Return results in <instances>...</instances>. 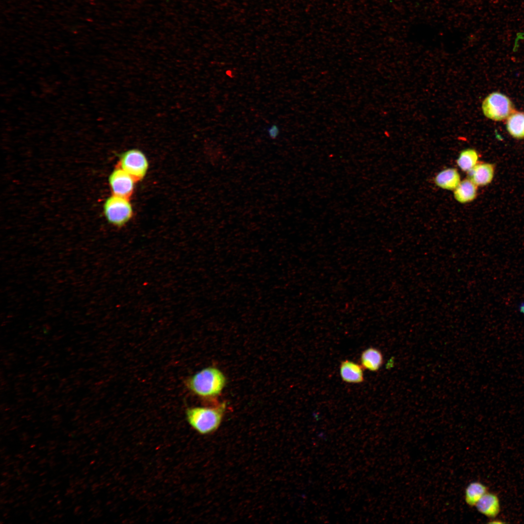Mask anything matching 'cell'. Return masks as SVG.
Listing matches in <instances>:
<instances>
[{"label": "cell", "mask_w": 524, "mask_h": 524, "mask_svg": "<svg viewBox=\"0 0 524 524\" xmlns=\"http://www.w3.org/2000/svg\"><path fill=\"white\" fill-rule=\"evenodd\" d=\"M226 382V377L219 369L209 366L188 378L186 385L195 395L203 399L214 400L221 394Z\"/></svg>", "instance_id": "obj_1"}, {"label": "cell", "mask_w": 524, "mask_h": 524, "mask_svg": "<svg viewBox=\"0 0 524 524\" xmlns=\"http://www.w3.org/2000/svg\"><path fill=\"white\" fill-rule=\"evenodd\" d=\"M226 409L225 402L213 407H194L186 410V420L190 426L201 435L215 432L220 426Z\"/></svg>", "instance_id": "obj_2"}, {"label": "cell", "mask_w": 524, "mask_h": 524, "mask_svg": "<svg viewBox=\"0 0 524 524\" xmlns=\"http://www.w3.org/2000/svg\"><path fill=\"white\" fill-rule=\"evenodd\" d=\"M105 216L112 225L121 227L132 217L133 209L129 198L112 195L103 206Z\"/></svg>", "instance_id": "obj_3"}, {"label": "cell", "mask_w": 524, "mask_h": 524, "mask_svg": "<svg viewBox=\"0 0 524 524\" xmlns=\"http://www.w3.org/2000/svg\"><path fill=\"white\" fill-rule=\"evenodd\" d=\"M482 109L487 117L495 121H501L508 118L514 112L510 100L505 95L498 92L492 93L484 99L482 104Z\"/></svg>", "instance_id": "obj_4"}, {"label": "cell", "mask_w": 524, "mask_h": 524, "mask_svg": "<svg viewBox=\"0 0 524 524\" xmlns=\"http://www.w3.org/2000/svg\"><path fill=\"white\" fill-rule=\"evenodd\" d=\"M118 167L138 181L143 179L147 174L148 162L142 151L137 149H131L121 155Z\"/></svg>", "instance_id": "obj_5"}, {"label": "cell", "mask_w": 524, "mask_h": 524, "mask_svg": "<svg viewBox=\"0 0 524 524\" xmlns=\"http://www.w3.org/2000/svg\"><path fill=\"white\" fill-rule=\"evenodd\" d=\"M136 180L119 167L109 177V183L113 195L130 198L132 194Z\"/></svg>", "instance_id": "obj_6"}, {"label": "cell", "mask_w": 524, "mask_h": 524, "mask_svg": "<svg viewBox=\"0 0 524 524\" xmlns=\"http://www.w3.org/2000/svg\"><path fill=\"white\" fill-rule=\"evenodd\" d=\"M495 168L493 164L478 163L468 172L469 179L477 186H483L490 183L493 180Z\"/></svg>", "instance_id": "obj_7"}, {"label": "cell", "mask_w": 524, "mask_h": 524, "mask_svg": "<svg viewBox=\"0 0 524 524\" xmlns=\"http://www.w3.org/2000/svg\"><path fill=\"white\" fill-rule=\"evenodd\" d=\"M477 511L484 516L494 519L501 511V505L499 497L495 493H486L475 506Z\"/></svg>", "instance_id": "obj_8"}, {"label": "cell", "mask_w": 524, "mask_h": 524, "mask_svg": "<svg viewBox=\"0 0 524 524\" xmlns=\"http://www.w3.org/2000/svg\"><path fill=\"white\" fill-rule=\"evenodd\" d=\"M340 374L342 379L348 383H361L364 380L361 365L350 360H345L341 362Z\"/></svg>", "instance_id": "obj_9"}, {"label": "cell", "mask_w": 524, "mask_h": 524, "mask_svg": "<svg viewBox=\"0 0 524 524\" xmlns=\"http://www.w3.org/2000/svg\"><path fill=\"white\" fill-rule=\"evenodd\" d=\"M360 364L363 369L377 372L383 363V356L378 349L370 347L363 350L360 355Z\"/></svg>", "instance_id": "obj_10"}, {"label": "cell", "mask_w": 524, "mask_h": 524, "mask_svg": "<svg viewBox=\"0 0 524 524\" xmlns=\"http://www.w3.org/2000/svg\"><path fill=\"white\" fill-rule=\"evenodd\" d=\"M439 187L448 190H455L460 182L459 173L456 168H448L440 172L434 179Z\"/></svg>", "instance_id": "obj_11"}, {"label": "cell", "mask_w": 524, "mask_h": 524, "mask_svg": "<svg viewBox=\"0 0 524 524\" xmlns=\"http://www.w3.org/2000/svg\"><path fill=\"white\" fill-rule=\"evenodd\" d=\"M477 195V186L469 179L462 180L454 190L455 199L461 203L473 201Z\"/></svg>", "instance_id": "obj_12"}, {"label": "cell", "mask_w": 524, "mask_h": 524, "mask_svg": "<svg viewBox=\"0 0 524 524\" xmlns=\"http://www.w3.org/2000/svg\"><path fill=\"white\" fill-rule=\"evenodd\" d=\"M488 491V487L482 482L478 481L471 482L465 489V501L470 507H475L478 501Z\"/></svg>", "instance_id": "obj_13"}, {"label": "cell", "mask_w": 524, "mask_h": 524, "mask_svg": "<svg viewBox=\"0 0 524 524\" xmlns=\"http://www.w3.org/2000/svg\"><path fill=\"white\" fill-rule=\"evenodd\" d=\"M507 129L513 137L518 139L524 138V113L514 112L508 118Z\"/></svg>", "instance_id": "obj_14"}, {"label": "cell", "mask_w": 524, "mask_h": 524, "mask_svg": "<svg viewBox=\"0 0 524 524\" xmlns=\"http://www.w3.org/2000/svg\"><path fill=\"white\" fill-rule=\"evenodd\" d=\"M478 159V153L475 149L467 148L460 153L457 164L463 171L468 172L477 164Z\"/></svg>", "instance_id": "obj_15"}, {"label": "cell", "mask_w": 524, "mask_h": 524, "mask_svg": "<svg viewBox=\"0 0 524 524\" xmlns=\"http://www.w3.org/2000/svg\"><path fill=\"white\" fill-rule=\"evenodd\" d=\"M268 136L272 139H277L280 133L279 128L276 124H273L266 128Z\"/></svg>", "instance_id": "obj_16"}, {"label": "cell", "mask_w": 524, "mask_h": 524, "mask_svg": "<svg viewBox=\"0 0 524 524\" xmlns=\"http://www.w3.org/2000/svg\"><path fill=\"white\" fill-rule=\"evenodd\" d=\"M518 310L519 312L524 314V301L521 302L518 305Z\"/></svg>", "instance_id": "obj_17"}]
</instances>
